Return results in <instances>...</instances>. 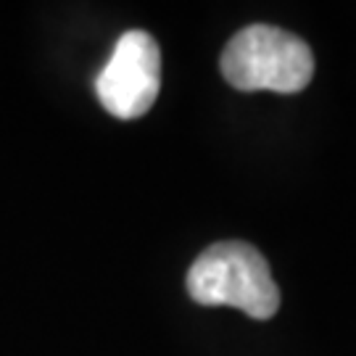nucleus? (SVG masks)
Wrapping results in <instances>:
<instances>
[{"label":"nucleus","mask_w":356,"mask_h":356,"mask_svg":"<svg viewBox=\"0 0 356 356\" xmlns=\"http://www.w3.org/2000/svg\"><path fill=\"white\" fill-rule=\"evenodd\" d=\"M188 293L201 306H232L254 319H269L280 309V291L267 259L251 243L222 241L209 245L188 272Z\"/></svg>","instance_id":"nucleus-1"},{"label":"nucleus","mask_w":356,"mask_h":356,"mask_svg":"<svg viewBox=\"0 0 356 356\" xmlns=\"http://www.w3.org/2000/svg\"><path fill=\"white\" fill-rule=\"evenodd\" d=\"M222 76L235 90H272L293 95L312 82L314 53L306 40L280 26L251 24L241 29L222 51Z\"/></svg>","instance_id":"nucleus-2"},{"label":"nucleus","mask_w":356,"mask_h":356,"mask_svg":"<svg viewBox=\"0 0 356 356\" xmlns=\"http://www.w3.org/2000/svg\"><path fill=\"white\" fill-rule=\"evenodd\" d=\"M161 90V51L159 42L129 29L114 45L108 64L95 79L101 106L116 119H138L151 108Z\"/></svg>","instance_id":"nucleus-3"}]
</instances>
